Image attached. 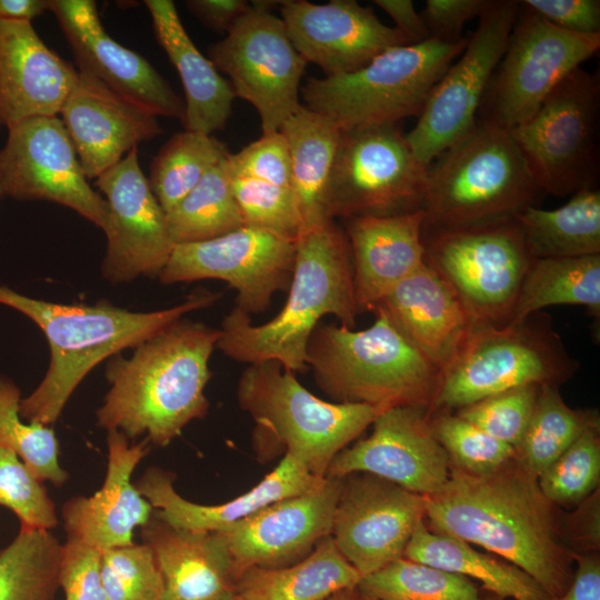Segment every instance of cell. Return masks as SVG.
I'll list each match as a JSON object with an SVG mask.
<instances>
[{
  "label": "cell",
  "mask_w": 600,
  "mask_h": 600,
  "mask_svg": "<svg viewBox=\"0 0 600 600\" xmlns=\"http://www.w3.org/2000/svg\"><path fill=\"white\" fill-rule=\"evenodd\" d=\"M423 498L431 530L494 553L554 598L570 586L574 552L564 541L554 504L516 457L481 476L450 466L446 486Z\"/></svg>",
  "instance_id": "cell-1"
},
{
  "label": "cell",
  "mask_w": 600,
  "mask_h": 600,
  "mask_svg": "<svg viewBox=\"0 0 600 600\" xmlns=\"http://www.w3.org/2000/svg\"><path fill=\"white\" fill-rule=\"evenodd\" d=\"M219 337V329L181 318L134 347L130 357H111L98 426L129 440L144 436L150 444L168 446L208 413L204 388Z\"/></svg>",
  "instance_id": "cell-2"
},
{
  "label": "cell",
  "mask_w": 600,
  "mask_h": 600,
  "mask_svg": "<svg viewBox=\"0 0 600 600\" xmlns=\"http://www.w3.org/2000/svg\"><path fill=\"white\" fill-rule=\"evenodd\" d=\"M218 298L219 293L200 290L173 307L136 312L106 302H48L0 284V304L32 320L50 348L43 379L21 398V417L29 422L53 424L80 382L101 361L133 349L184 314L210 307Z\"/></svg>",
  "instance_id": "cell-3"
},
{
  "label": "cell",
  "mask_w": 600,
  "mask_h": 600,
  "mask_svg": "<svg viewBox=\"0 0 600 600\" xmlns=\"http://www.w3.org/2000/svg\"><path fill=\"white\" fill-rule=\"evenodd\" d=\"M358 313L350 243L330 219L297 238L293 276L280 312L254 326L250 314L236 307L222 321L216 348L239 362L272 360L287 371L304 372L307 344L319 320L333 314L352 329Z\"/></svg>",
  "instance_id": "cell-4"
},
{
  "label": "cell",
  "mask_w": 600,
  "mask_h": 600,
  "mask_svg": "<svg viewBox=\"0 0 600 600\" xmlns=\"http://www.w3.org/2000/svg\"><path fill=\"white\" fill-rule=\"evenodd\" d=\"M367 329L318 324L306 361L317 386L339 403H366L380 409L399 406L429 410L439 368L391 321L380 307Z\"/></svg>",
  "instance_id": "cell-5"
},
{
  "label": "cell",
  "mask_w": 600,
  "mask_h": 600,
  "mask_svg": "<svg viewBox=\"0 0 600 600\" xmlns=\"http://www.w3.org/2000/svg\"><path fill=\"white\" fill-rule=\"evenodd\" d=\"M542 194L511 131L477 121L428 166L422 230L513 219Z\"/></svg>",
  "instance_id": "cell-6"
},
{
  "label": "cell",
  "mask_w": 600,
  "mask_h": 600,
  "mask_svg": "<svg viewBox=\"0 0 600 600\" xmlns=\"http://www.w3.org/2000/svg\"><path fill=\"white\" fill-rule=\"evenodd\" d=\"M237 398L254 421L258 459L267 462L283 452L317 478H324L334 457L383 411L366 403L321 400L272 360L247 367Z\"/></svg>",
  "instance_id": "cell-7"
},
{
  "label": "cell",
  "mask_w": 600,
  "mask_h": 600,
  "mask_svg": "<svg viewBox=\"0 0 600 600\" xmlns=\"http://www.w3.org/2000/svg\"><path fill=\"white\" fill-rule=\"evenodd\" d=\"M578 368L548 314L537 312L503 326L474 323L441 371L429 413L523 386H559Z\"/></svg>",
  "instance_id": "cell-8"
},
{
  "label": "cell",
  "mask_w": 600,
  "mask_h": 600,
  "mask_svg": "<svg viewBox=\"0 0 600 600\" xmlns=\"http://www.w3.org/2000/svg\"><path fill=\"white\" fill-rule=\"evenodd\" d=\"M467 43V37L458 42L428 39L388 49L348 74L309 78L300 88L302 104L340 130L418 118Z\"/></svg>",
  "instance_id": "cell-9"
},
{
  "label": "cell",
  "mask_w": 600,
  "mask_h": 600,
  "mask_svg": "<svg viewBox=\"0 0 600 600\" xmlns=\"http://www.w3.org/2000/svg\"><path fill=\"white\" fill-rule=\"evenodd\" d=\"M424 260L458 296L474 323L507 324L534 261L514 219L422 230Z\"/></svg>",
  "instance_id": "cell-10"
},
{
  "label": "cell",
  "mask_w": 600,
  "mask_h": 600,
  "mask_svg": "<svg viewBox=\"0 0 600 600\" xmlns=\"http://www.w3.org/2000/svg\"><path fill=\"white\" fill-rule=\"evenodd\" d=\"M428 166L394 124L341 130L326 192L328 218L422 210Z\"/></svg>",
  "instance_id": "cell-11"
},
{
  "label": "cell",
  "mask_w": 600,
  "mask_h": 600,
  "mask_svg": "<svg viewBox=\"0 0 600 600\" xmlns=\"http://www.w3.org/2000/svg\"><path fill=\"white\" fill-rule=\"evenodd\" d=\"M599 108L598 77L579 67L511 130L543 193L566 197L594 188Z\"/></svg>",
  "instance_id": "cell-12"
},
{
  "label": "cell",
  "mask_w": 600,
  "mask_h": 600,
  "mask_svg": "<svg viewBox=\"0 0 600 600\" xmlns=\"http://www.w3.org/2000/svg\"><path fill=\"white\" fill-rule=\"evenodd\" d=\"M519 2L477 114L478 122L509 131L529 119L558 83L600 48V33L564 31Z\"/></svg>",
  "instance_id": "cell-13"
},
{
  "label": "cell",
  "mask_w": 600,
  "mask_h": 600,
  "mask_svg": "<svg viewBox=\"0 0 600 600\" xmlns=\"http://www.w3.org/2000/svg\"><path fill=\"white\" fill-rule=\"evenodd\" d=\"M280 3L251 1L227 36L208 50L209 60L229 77L234 96L258 111L262 133L279 130L300 104V83L308 64L282 19L272 13Z\"/></svg>",
  "instance_id": "cell-14"
},
{
  "label": "cell",
  "mask_w": 600,
  "mask_h": 600,
  "mask_svg": "<svg viewBox=\"0 0 600 600\" xmlns=\"http://www.w3.org/2000/svg\"><path fill=\"white\" fill-rule=\"evenodd\" d=\"M519 8L516 0H492L479 17L464 50L436 84L416 126L406 134L426 166L476 126L481 100L506 50Z\"/></svg>",
  "instance_id": "cell-15"
},
{
  "label": "cell",
  "mask_w": 600,
  "mask_h": 600,
  "mask_svg": "<svg viewBox=\"0 0 600 600\" xmlns=\"http://www.w3.org/2000/svg\"><path fill=\"white\" fill-rule=\"evenodd\" d=\"M297 239L252 228L206 241L174 244L158 276L164 284L219 279L238 292V308L248 314L264 311L278 291L291 284Z\"/></svg>",
  "instance_id": "cell-16"
},
{
  "label": "cell",
  "mask_w": 600,
  "mask_h": 600,
  "mask_svg": "<svg viewBox=\"0 0 600 600\" xmlns=\"http://www.w3.org/2000/svg\"><path fill=\"white\" fill-rule=\"evenodd\" d=\"M7 130L0 150L4 197L62 204L104 232L109 224L108 203L88 182L62 120L58 116L37 117Z\"/></svg>",
  "instance_id": "cell-17"
},
{
  "label": "cell",
  "mask_w": 600,
  "mask_h": 600,
  "mask_svg": "<svg viewBox=\"0 0 600 600\" xmlns=\"http://www.w3.org/2000/svg\"><path fill=\"white\" fill-rule=\"evenodd\" d=\"M341 479L331 537L362 578L403 557L424 518V498L369 473Z\"/></svg>",
  "instance_id": "cell-18"
},
{
  "label": "cell",
  "mask_w": 600,
  "mask_h": 600,
  "mask_svg": "<svg viewBox=\"0 0 600 600\" xmlns=\"http://www.w3.org/2000/svg\"><path fill=\"white\" fill-rule=\"evenodd\" d=\"M96 187L109 208L103 278L111 283L158 278L174 243L166 212L140 167L138 148L96 178Z\"/></svg>",
  "instance_id": "cell-19"
},
{
  "label": "cell",
  "mask_w": 600,
  "mask_h": 600,
  "mask_svg": "<svg viewBox=\"0 0 600 600\" xmlns=\"http://www.w3.org/2000/svg\"><path fill=\"white\" fill-rule=\"evenodd\" d=\"M372 426L369 437L334 457L326 477L369 473L422 497L446 486L450 461L433 434L427 408L392 407L383 410Z\"/></svg>",
  "instance_id": "cell-20"
},
{
  "label": "cell",
  "mask_w": 600,
  "mask_h": 600,
  "mask_svg": "<svg viewBox=\"0 0 600 600\" xmlns=\"http://www.w3.org/2000/svg\"><path fill=\"white\" fill-rule=\"evenodd\" d=\"M341 487L342 479L324 477L312 489L218 531L229 550L236 580L249 568H283L309 556L331 534Z\"/></svg>",
  "instance_id": "cell-21"
},
{
  "label": "cell",
  "mask_w": 600,
  "mask_h": 600,
  "mask_svg": "<svg viewBox=\"0 0 600 600\" xmlns=\"http://www.w3.org/2000/svg\"><path fill=\"white\" fill-rule=\"evenodd\" d=\"M279 8L293 47L324 77L354 72L388 49L411 44L356 0H282Z\"/></svg>",
  "instance_id": "cell-22"
},
{
  "label": "cell",
  "mask_w": 600,
  "mask_h": 600,
  "mask_svg": "<svg viewBox=\"0 0 600 600\" xmlns=\"http://www.w3.org/2000/svg\"><path fill=\"white\" fill-rule=\"evenodd\" d=\"M78 69L157 117L182 121L184 101L141 54L112 39L102 26L92 0H50Z\"/></svg>",
  "instance_id": "cell-23"
},
{
  "label": "cell",
  "mask_w": 600,
  "mask_h": 600,
  "mask_svg": "<svg viewBox=\"0 0 600 600\" xmlns=\"http://www.w3.org/2000/svg\"><path fill=\"white\" fill-rule=\"evenodd\" d=\"M60 114L88 179L98 178L139 143L162 133L156 114L81 69Z\"/></svg>",
  "instance_id": "cell-24"
},
{
  "label": "cell",
  "mask_w": 600,
  "mask_h": 600,
  "mask_svg": "<svg viewBox=\"0 0 600 600\" xmlns=\"http://www.w3.org/2000/svg\"><path fill=\"white\" fill-rule=\"evenodd\" d=\"M108 466L102 487L90 497H72L61 509L68 538L100 551L133 543V530L151 518L153 507L131 481L150 442L130 440L118 430L107 434Z\"/></svg>",
  "instance_id": "cell-25"
},
{
  "label": "cell",
  "mask_w": 600,
  "mask_h": 600,
  "mask_svg": "<svg viewBox=\"0 0 600 600\" xmlns=\"http://www.w3.org/2000/svg\"><path fill=\"white\" fill-rule=\"evenodd\" d=\"M78 77L69 61L52 51L32 23L0 19V124L53 117Z\"/></svg>",
  "instance_id": "cell-26"
},
{
  "label": "cell",
  "mask_w": 600,
  "mask_h": 600,
  "mask_svg": "<svg viewBox=\"0 0 600 600\" xmlns=\"http://www.w3.org/2000/svg\"><path fill=\"white\" fill-rule=\"evenodd\" d=\"M323 478L311 474L298 460L284 454L277 467L248 492L220 504H199L174 489L176 476L160 467H149L134 481L153 512L170 526L198 532H218L258 512L269 504L301 494Z\"/></svg>",
  "instance_id": "cell-27"
},
{
  "label": "cell",
  "mask_w": 600,
  "mask_h": 600,
  "mask_svg": "<svg viewBox=\"0 0 600 600\" xmlns=\"http://www.w3.org/2000/svg\"><path fill=\"white\" fill-rule=\"evenodd\" d=\"M346 220L357 309L374 310L397 284L426 262L424 212Z\"/></svg>",
  "instance_id": "cell-28"
},
{
  "label": "cell",
  "mask_w": 600,
  "mask_h": 600,
  "mask_svg": "<svg viewBox=\"0 0 600 600\" xmlns=\"http://www.w3.org/2000/svg\"><path fill=\"white\" fill-rule=\"evenodd\" d=\"M140 536L153 552L163 582V600H233L236 576L218 532L177 529L152 512Z\"/></svg>",
  "instance_id": "cell-29"
},
{
  "label": "cell",
  "mask_w": 600,
  "mask_h": 600,
  "mask_svg": "<svg viewBox=\"0 0 600 600\" xmlns=\"http://www.w3.org/2000/svg\"><path fill=\"white\" fill-rule=\"evenodd\" d=\"M378 306L440 371L474 324L451 287L427 262L397 284Z\"/></svg>",
  "instance_id": "cell-30"
},
{
  "label": "cell",
  "mask_w": 600,
  "mask_h": 600,
  "mask_svg": "<svg viewBox=\"0 0 600 600\" xmlns=\"http://www.w3.org/2000/svg\"><path fill=\"white\" fill-rule=\"evenodd\" d=\"M157 41L179 73L184 91L183 130L212 134L224 128L236 98L230 82L196 47L171 0H146Z\"/></svg>",
  "instance_id": "cell-31"
},
{
  "label": "cell",
  "mask_w": 600,
  "mask_h": 600,
  "mask_svg": "<svg viewBox=\"0 0 600 600\" xmlns=\"http://www.w3.org/2000/svg\"><path fill=\"white\" fill-rule=\"evenodd\" d=\"M279 131L289 149L291 188L302 218V231L320 226L330 220L326 192L341 130L327 117L300 103Z\"/></svg>",
  "instance_id": "cell-32"
},
{
  "label": "cell",
  "mask_w": 600,
  "mask_h": 600,
  "mask_svg": "<svg viewBox=\"0 0 600 600\" xmlns=\"http://www.w3.org/2000/svg\"><path fill=\"white\" fill-rule=\"evenodd\" d=\"M403 558L477 580L496 597L553 600L536 580L512 563L474 550L456 537L431 530L421 519Z\"/></svg>",
  "instance_id": "cell-33"
},
{
  "label": "cell",
  "mask_w": 600,
  "mask_h": 600,
  "mask_svg": "<svg viewBox=\"0 0 600 600\" xmlns=\"http://www.w3.org/2000/svg\"><path fill=\"white\" fill-rule=\"evenodd\" d=\"M360 579L330 534L291 566L244 570L236 587L243 600H324L338 591L356 588Z\"/></svg>",
  "instance_id": "cell-34"
},
{
  "label": "cell",
  "mask_w": 600,
  "mask_h": 600,
  "mask_svg": "<svg viewBox=\"0 0 600 600\" xmlns=\"http://www.w3.org/2000/svg\"><path fill=\"white\" fill-rule=\"evenodd\" d=\"M536 259L600 254V192L579 190L557 209L528 207L514 218Z\"/></svg>",
  "instance_id": "cell-35"
},
{
  "label": "cell",
  "mask_w": 600,
  "mask_h": 600,
  "mask_svg": "<svg viewBox=\"0 0 600 600\" xmlns=\"http://www.w3.org/2000/svg\"><path fill=\"white\" fill-rule=\"evenodd\" d=\"M556 304L584 306L599 317L600 254L534 259L521 283L508 323L520 322Z\"/></svg>",
  "instance_id": "cell-36"
},
{
  "label": "cell",
  "mask_w": 600,
  "mask_h": 600,
  "mask_svg": "<svg viewBox=\"0 0 600 600\" xmlns=\"http://www.w3.org/2000/svg\"><path fill=\"white\" fill-rule=\"evenodd\" d=\"M166 216L174 244L210 240L243 227L227 158Z\"/></svg>",
  "instance_id": "cell-37"
},
{
  "label": "cell",
  "mask_w": 600,
  "mask_h": 600,
  "mask_svg": "<svg viewBox=\"0 0 600 600\" xmlns=\"http://www.w3.org/2000/svg\"><path fill=\"white\" fill-rule=\"evenodd\" d=\"M61 546L50 530L20 524L0 549V600H54Z\"/></svg>",
  "instance_id": "cell-38"
},
{
  "label": "cell",
  "mask_w": 600,
  "mask_h": 600,
  "mask_svg": "<svg viewBox=\"0 0 600 600\" xmlns=\"http://www.w3.org/2000/svg\"><path fill=\"white\" fill-rule=\"evenodd\" d=\"M229 150L212 134L182 130L174 133L151 161L149 184L158 202L169 212Z\"/></svg>",
  "instance_id": "cell-39"
},
{
  "label": "cell",
  "mask_w": 600,
  "mask_h": 600,
  "mask_svg": "<svg viewBox=\"0 0 600 600\" xmlns=\"http://www.w3.org/2000/svg\"><path fill=\"white\" fill-rule=\"evenodd\" d=\"M599 426L596 412L570 408L559 386L543 384L516 459L537 478L588 428Z\"/></svg>",
  "instance_id": "cell-40"
},
{
  "label": "cell",
  "mask_w": 600,
  "mask_h": 600,
  "mask_svg": "<svg viewBox=\"0 0 600 600\" xmlns=\"http://www.w3.org/2000/svg\"><path fill=\"white\" fill-rule=\"evenodd\" d=\"M357 589L364 600H490L471 579L403 557L362 577Z\"/></svg>",
  "instance_id": "cell-41"
},
{
  "label": "cell",
  "mask_w": 600,
  "mask_h": 600,
  "mask_svg": "<svg viewBox=\"0 0 600 600\" xmlns=\"http://www.w3.org/2000/svg\"><path fill=\"white\" fill-rule=\"evenodd\" d=\"M21 392L0 373V444L13 451L40 480L62 487L69 473L59 462V441L50 426L29 422L20 414Z\"/></svg>",
  "instance_id": "cell-42"
},
{
  "label": "cell",
  "mask_w": 600,
  "mask_h": 600,
  "mask_svg": "<svg viewBox=\"0 0 600 600\" xmlns=\"http://www.w3.org/2000/svg\"><path fill=\"white\" fill-rule=\"evenodd\" d=\"M600 479L599 426L584 430L539 477L544 497L557 506L579 504Z\"/></svg>",
  "instance_id": "cell-43"
},
{
  "label": "cell",
  "mask_w": 600,
  "mask_h": 600,
  "mask_svg": "<svg viewBox=\"0 0 600 600\" xmlns=\"http://www.w3.org/2000/svg\"><path fill=\"white\" fill-rule=\"evenodd\" d=\"M434 437L450 466L469 474L491 473L516 457L511 446L497 440L457 413L440 411L430 418Z\"/></svg>",
  "instance_id": "cell-44"
},
{
  "label": "cell",
  "mask_w": 600,
  "mask_h": 600,
  "mask_svg": "<svg viewBox=\"0 0 600 600\" xmlns=\"http://www.w3.org/2000/svg\"><path fill=\"white\" fill-rule=\"evenodd\" d=\"M107 600H163V582L152 550L143 542L101 551Z\"/></svg>",
  "instance_id": "cell-45"
},
{
  "label": "cell",
  "mask_w": 600,
  "mask_h": 600,
  "mask_svg": "<svg viewBox=\"0 0 600 600\" xmlns=\"http://www.w3.org/2000/svg\"><path fill=\"white\" fill-rule=\"evenodd\" d=\"M232 190L243 226L290 239L301 233L302 218L291 187L232 177Z\"/></svg>",
  "instance_id": "cell-46"
},
{
  "label": "cell",
  "mask_w": 600,
  "mask_h": 600,
  "mask_svg": "<svg viewBox=\"0 0 600 600\" xmlns=\"http://www.w3.org/2000/svg\"><path fill=\"white\" fill-rule=\"evenodd\" d=\"M0 507L11 510L22 526L51 530L58 524L56 504L43 482L13 451L1 444Z\"/></svg>",
  "instance_id": "cell-47"
},
{
  "label": "cell",
  "mask_w": 600,
  "mask_h": 600,
  "mask_svg": "<svg viewBox=\"0 0 600 600\" xmlns=\"http://www.w3.org/2000/svg\"><path fill=\"white\" fill-rule=\"evenodd\" d=\"M540 387L506 390L462 407L457 414L516 450L532 416Z\"/></svg>",
  "instance_id": "cell-48"
},
{
  "label": "cell",
  "mask_w": 600,
  "mask_h": 600,
  "mask_svg": "<svg viewBox=\"0 0 600 600\" xmlns=\"http://www.w3.org/2000/svg\"><path fill=\"white\" fill-rule=\"evenodd\" d=\"M227 164L232 177L251 178L291 187V162L287 141L277 130L262 136L237 153H229Z\"/></svg>",
  "instance_id": "cell-49"
},
{
  "label": "cell",
  "mask_w": 600,
  "mask_h": 600,
  "mask_svg": "<svg viewBox=\"0 0 600 600\" xmlns=\"http://www.w3.org/2000/svg\"><path fill=\"white\" fill-rule=\"evenodd\" d=\"M100 559V550L67 537L61 546L58 579L64 600H107Z\"/></svg>",
  "instance_id": "cell-50"
},
{
  "label": "cell",
  "mask_w": 600,
  "mask_h": 600,
  "mask_svg": "<svg viewBox=\"0 0 600 600\" xmlns=\"http://www.w3.org/2000/svg\"><path fill=\"white\" fill-rule=\"evenodd\" d=\"M492 0H427L421 17L430 39L443 42H458L463 37V26L479 18Z\"/></svg>",
  "instance_id": "cell-51"
},
{
  "label": "cell",
  "mask_w": 600,
  "mask_h": 600,
  "mask_svg": "<svg viewBox=\"0 0 600 600\" xmlns=\"http://www.w3.org/2000/svg\"><path fill=\"white\" fill-rule=\"evenodd\" d=\"M521 3L564 31L579 34L600 33L599 0H524Z\"/></svg>",
  "instance_id": "cell-52"
},
{
  "label": "cell",
  "mask_w": 600,
  "mask_h": 600,
  "mask_svg": "<svg viewBox=\"0 0 600 600\" xmlns=\"http://www.w3.org/2000/svg\"><path fill=\"white\" fill-rule=\"evenodd\" d=\"M184 4L201 23L219 33H228L250 9L246 0H187Z\"/></svg>",
  "instance_id": "cell-53"
},
{
  "label": "cell",
  "mask_w": 600,
  "mask_h": 600,
  "mask_svg": "<svg viewBox=\"0 0 600 600\" xmlns=\"http://www.w3.org/2000/svg\"><path fill=\"white\" fill-rule=\"evenodd\" d=\"M577 568L566 592L553 600H600V560L596 552H574Z\"/></svg>",
  "instance_id": "cell-54"
},
{
  "label": "cell",
  "mask_w": 600,
  "mask_h": 600,
  "mask_svg": "<svg viewBox=\"0 0 600 600\" xmlns=\"http://www.w3.org/2000/svg\"><path fill=\"white\" fill-rule=\"evenodd\" d=\"M576 513L568 519L564 538L584 548H599V493L589 496Z\"/></svg>",
  "instance_id": "cell-55"
},
{
  "label": "cell",
  "mask_w": 600,
  "mask_h": 600,
  "mask_svg": "<svg viewBox=\"0 0 600 600\" xmlns=\"http://www.w3.org/2000/svg\"><path fill=\"white\" fill-rule=\"evenodd\" d=\"M394 21L396 27L410 43H420L430 39L426 23L418 13L412 0H373Z\"/></svg>",
  "instance_id": "cell-56"
},
{
  "label": "cell",
  "mask_w": 600,
  "mask_h": 600,
  "mask_svg": "<svg viewBox=\"0 0 600 600\" xmlns=\"http://www.w3.org/2000/svg\"><path fill=\"white\" fill-rule=\"evenodd\" d=\"M50 11V0H0V19L30 22Z\"/></svg>",
  "instance_id": "cell-57"
},
{
  "label": "cell",
  "mask_w": 600,
  "mask_h": 600,
  "mask_svg": "<svg viewBox=\"0 0 600 600\" xmlns=\"http://www.w3.org/2000/svg\"><path fill=\"white\" fill-rule=\"evenodd\" d=\"M324 600H364L360 594L359 590L356 588L344 589L338 591Z\"/></svg>",
  "instance_id": "cell-58"
},
{
  "label": "cell",
  "mask_w": 600,
  "mask_h": 600,
  "mask_svg": "<svg viewBox=\"0 0 600 600\" xmlns=\"http://www.w3.org/2000/svg\"><path fill=\"white\" fill-rule=\"evenodd\" d=\"M4 197V190H3V183L1 178V171H0V198Z\"/></svg>",
  "instance_id": "cell-59"
},
{
  "label": "cell",
  "mask_w": 600,
  "mask_h": 600,
  "mask_svg": "<svg viewBox=\"0 0 600 600\" xmlns=\"http://www.w3.org/2000/svg\"><path fill=\"white\" fill-rule=\"evenodd\" d=\"M490 600H504V599L494 596L493 598H490Z\"/></svg>",
  "instance_id": "cell-60"
},
{
  "label": "cell",
  "mask_w": 600,
  "mask_h": 600,
  "mask_svg": "<svg viewBox=\"0 0 600 600\" xmlns=\"http://www.w3.org/2000/svg\"><path fill=\"white\" fill-rule=\"evenodd\" d=\"M233 600H243L241 597L237 596Z\"/></svg>",
  "instance_id": "cell-61"
},
{
  "label": "cell",
  "mask_w": 600,
  "mask_h": 600,
  "mask_svg": "<svg viewBox=\"0 0 600 600\" xmlns=\"http://www.w3.org/2000/svg\"><path fill=\"white\" fill-rule=\"evenodd\" d=\"M0 127H2V126L0 124Z\"/></svg>",
  "instance_id": "cell-62"
}]
</instances>
